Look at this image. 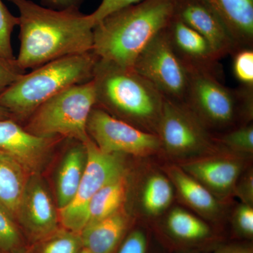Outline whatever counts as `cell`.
I'll use <instances>...</instances> for the list:
<instances>
[{
	"label": "cell",
	"instance_id": "484cf974",
	"mask_svg": "<svg viewBox=\"0 0 253 253\" xmlns=\"http://www.w3.org/2000/svg\"><path fill=\"white\" fill-rule=\"evenodd\" d=\"M219 142L239 154H252L253 152V126L251 123L243 125L227 131L218 139Z\"/></svg>",
	"mask_w": 253,
	"mask_h": 253
},
{
	"label": "cell",
	"instance_id": "7c38bea8",
	"mask_svg": "<svg viewBox=\"0 0 253 253\" xmlns=\"http://www.w3.org/2000/svg\"><path fill=\"white\" fill-rule=\"evenodd\" d=\"M56 138L35 135L12 118L0 120V154L16 161L30 175L39 174Z\"/></svg>",
	"mask_w": 253,
	"mask_h": 253
},
{
	"label": "cell",
	"instance_id": "ffe728a7",
	"mask_svg": "<svg viewBox=\"0 0 253 253\" xmlns=\"http://www.w3.org/2000/svg\"><path fill=\"white\" fill-rule=\"evenodd\" d=\"M86 151L84 144L73 146L66 153L58 173L56 194L59 210L68 206L74 199L84 174Z\"/></svg>",
	"mask_w": 253,
	"mask_h": 253
},
{
	"label": "cell",
	"instance_id": "83f0119b",
	"mask_svg": "<svg viewBox=\"0 0 253 253\" xmlns=\"http://www.w3.org/2000/svg\"><path fill=\"white\" fill-rule=\"evenodd\" d=\"M233 56V73L241 86L253 89V48H241Z\"/></svg>",
	"mask_w": 253,
	"mask_h": 253
},
{
	"label": "cell",
	"instance_id": "ba28073f",
	"mask_svg": "<svg viewBox=\"0 0 253 253\" xmlns=\"http://www.w3.org/2000/svg\"><path fill=\"white\" fill-rule=\"evenodd\" d=\"M165 29L141 51L133 68L152 83L165 99L184 103L189 70L174 52Z\"/></svg>",
	"mask_w": 253,
	"mask_h": 253
},
{
	"label": "cell",
	"instance_id": "74e56055",
	"mask_svg": "<svg viewBox=\"0 0 253 253\" xmlns=\"http://www.w3.org/2000/svg\"><path fill=\"white\" fill-rule=\"evenodd\" d=\"M81 253H91L89 252V251H88L87 250L83 249V250H82Z\"/></svg>",
	"mask_w": 253,
	"mask_h": 253
},
{
	"label": "cell",
	"instance_id": "8992f818",
	"mask_svg": "<svg viewBox=\"0 0 253 253\" xmlns=\"http://www.w3.org/2000/svg\"><path fill=\"white\" fill-rule=\"evenodd\" d=\"M96 106L93 80L71 86L47 100L28 118L25 129L44 137H62L84 143L89 138L88 118Z\"/></svg>",
	"mask_w": 253,
	"mask_h": 253
},
{
	"label": "cell",
	"instance_id": "7a4b0ae2",
	"mask_svg": "<svg viewBox=\"0 0 253 253\" xmlns=\"http://www.w3.org/2000/svg\"><path fill=\"white\" fill-rule=\"evenodd\" d=\"M176 0H142L108 15L93 29L100 59L133 68L138 56L175 14Z\"/></svg>",
	"mask_w": 253,
	"mask_h": 253
},
{
	"label": "cell",
	"instance_id": "5b68a950",
	"mask_svg": "<svg viewBox=\"0 0 253 253\" xmlns=\"http://www.w3.org/2000/svg\"><path fill=\"white\" fill-rule=\"evenodd\" d=\"M184 104L206 129L234 126L238 118L251 123L253 117V89H232L220 79L200 71H189Z\"/></svg>",
	"mask_w": 253,
	"mask_h": 253
},
{
	"label": "cell",
	"instance_id": "5bb4252c",
	"mask_svg": "<svg viewBox=\"0 0 253 253\" xmlns=\"http://www.w3.org/2000/svg\"><path fill=\"white\" fill-rule=\"evenodd\" d=\"M174 15L206 38L219 59L239 49L221 20L203 0H176Z\"/></svg>",
	"mask_w": 253,
	"mask_h": 253
},
{
	"label": "cell",
	"instance_id": "44dd1931",
	"mask_svg": "<svg viewBox=\"0 0 253 253\" xmlns=\"http://www.w3.org/2000/svg\"><path fill=\"white\" fill-rule=\"evenodd\" d=\"M127 191L126 172L103 186L89 202L86 225L109 217L122 209Z\"/></svg>",
	"mask_w": 253,
	"mask_h": 253
},
{
	"label": "cell",
	"instance_id": "cb8c5ba5",
	"mask_svg": "<svg viewBox=\"0 0 253 253\" xmlns=\"http://www.w3.org/2000/svg\"><path fill=\"white\" fill-rule=\"evenodd\" d=\"M36 244V253H81L83 249L80 233L63 228Z\"/></svg>",
	"mask_w": 253,
	"mask_h": 253
},
{
	"label": "cell",
	"instance_id": "836d02e7",
	"mask_svg": "<svg viewBox=\"0 0 253 253\" xmlns=\"http://www.w3.org/2000/svg\"><path fill=\"white\" fill-rule=\"evenodd\" d=\"M44 7L63 10L71 7L80 8L84 0H41Z\"/></svg>",
	"mask_w": 253,
	"mask_h": 253
},
{
	"label": "cell",
	"instance_id": "7402d4cb",
	"mask_svg": "<svg viewBox=\"0 0 253 253\" xmlns=\"http://www.w3.org/2000/svg\"><path fill=\"white\" fill-rule=\"evenodd\" d=\"M172 199V185L166 176L153 174L145 183L141 204L145 212L149 215L156 216L164 212Z\"/></svg>",
	"mask_w": 253,
	"mask_h": 253
},
{
	"label": "cell",
	"instance_id": "603a6c76",
	"mask_svg": "<svg viewBox=\"0 0 253 253\" xmlns=\"http://www.w3.org/2000/svg\"><path fill=\"white\" fill-rule=\"evenodd\" d=\"M167 226L173 236L186 241L203 239L210 234L209 227L204 221L180 208L171 211Z\"/></svg>",
	"mask_w": 253,
	"mask_h": 253
},
{
	"label": "cell",
	"instance_id": "d6986e66",
	"mask_svg": "<svg viewBox=\"0 0 253 253\" xmlns=\"http://www.w3.org/2000/svg\"><path fill=\"white\" fill-rule=\"evenodd\" d=\"M168 175L183 201L196 212L209 217H214L220 212V204L217 198L180 167L168 168Z\"/></svg>",
	"mask_w": 253,
	"mask_h": 253
},
{
	"label": "cell",
	"instance_id": "8d00e7d4",
	"mask_svg": "<svg viewBox=\"0 0 253 253\" xmlns=\"http://www.w3.org/2000/svg\"><path fill=\"white\" fill-rule=\"evenodd\" d=\"M21 253H33V251L32 250H25Z\"/></svg>",
	"mask_w": 253,
	"mask_h": 253
},
{
	"label": "cell",
	"instance_id": "f546056e",
	"mask_svg": "<svg viewBox=\"0 0 253 253\" xmlns=\"http://www.w3.org/2000/svg\"><path fill=\"white\" fill-rule=\"evenodd\" d=\"M16 61H11L0 56V93L24 74Z\"/></svg>",
	"mask_w": 253,
	"mask_h": 253
},
{
	"label": "cell",
	"instance_id": "2e32d148",
	"mask_svg": "<svg viewBox=\"0 0 253 253\" xmlns=\"http://www.w3.org/2000/svg\"><path fill=\"white\" fill-rule=\"evenodd\" d=\"M221 20L239 49L253 48V0H203Z\"/></svg>",
	"mask_w": 253,
	"mask_h": 253
},
{
	"label": "cell",
	"instance_id": "d6a6232c",
	"mask_svg": "<svg viewBox=\"0 0 253 253\" xmlns=\"http://www.w3.org/2000/svg\"><path fill=\"white\" fill-rule=\"evenodd\" d=\"M234 192L242 201L243 204L253 206V175L249 172L242 179L236 183Z\"/></svg>",
	"mask_w": 253,
	"mask_h": 253
},
{
	"label": "cell",
	"instance_id": "1f68e13d",
	"mask_svg": "<svg viewBox=\"0 0 253 253\" xmlns=\"http://www.w3.org/2000/svg\"><path fill=\"white\" fill-rule=\"evenodd\" d=\"M146 250L144 234L141 231H136L126 238L118 253H146Z\"/></svg>",
	"mask_w": 253,
	"mask_h": 253
},
{
	"label": "cell",
	"instance_id": "8fae6325",
	"mask_svg": "<svg viewBox=\"0 0 253 253\" xmlns=\"http://www.w3.org/2000/svg\"><path fill=\"white\" fill-rule=\"evenodd\" d=\"M38 174L28 178L16 220L21 231L36 244L60 229L59 214Z\"/></svg>",
	"mask_w": 253,
	"mask_h": 253
},
{
	"label": "cell",
	"instance_id": "9c48e42d",
	"mask_svg": "<svg viewBox=\"0 0 253 253\" xmlns=\"http://www.w3.org/2000/svg\"><path fill=\"white\" fill-rule=\"evenodd\" d=\"M86 130L91 140L106 154L147 156L161 148L157 134L139 129L96 106L88 118Z\"/></svg>",
	"mask_w": 253,
	"mask_h": 253
},
{
	"label": "cell",
	"instance_id": "6da1fadb",
	"mask_svg": "<svg viewBox=\"0 0 253 253\" xmlns=\"http://www.w3.org/2000/svg\"><path fill=\"white\" fill-rule=\"evenodd\" d=\"M19 11L20 69L40 67L71 55L92 51L94 23L80 8L54 10L31 0H8Z\"/></svg>",
	"mask_w": 253,
	"mask_h": 253
},
{
	"label": "cell",
	"instance_id": "ac0fdd59",
	"mask_svg": "<svg viewBox=\"0 0 253 253\" xmlns=\"http://www.w3.org/2000/svg\"><path fill=\"white\" fill-rule=\"evenodd\" d=\"M30 176L16 161L0 154V210L16 222Z\"/></svg>",
	"mask_w": 253,
	"mask_h": 253
},
{
	"label": "cell",
	"instance_id": "52a82bcc",
	"mask_svg": "<svg viewBox=\"0 0 253 253\" xmlns=\"http://www.w3.org/2000/svg\"><path fill=\"white\" fill-rule=\"evenodd\" d=\"M86 148L85 169L72 202L59 210L60 224L63 229L81 233L87 221L88 206L101 188L126 172L123 155L106 154L89 137L83 143Z\"/></svg>",
	"mask_w": 253,
	"mask_h": 253
},
{
	"label": "cell",
	"instance_id": "d4e9b609",
	"mask_svg": "<svg viewBox=\"0 0 253 253\" xmlns=\"http://www.w3.org/2000/svg\"><path fill=\"white\" fill-rule=\"evenodd\" d=\"M24 238L17 223L0 210V253L25 251Z\"/></svg>",
	"mask_w": 253,
	"mask_h": 253
},
{
	"label": "cell",
	"instance_id": "277c9868",
	"mask_svg": "<svg viewBox=\"0 0 253 253\" xmlns=\"http://www.w3.org/2000/svg\"><path fill=\"white\" fill-rule=\"evenodd\" d=\"M98 60L99 57L91 51L65 56L35 68L0 93V106L11 118H28L53 96L92 80Z\"/></svg>",
	"mask_w": 253,
	"mask_h": 253
},
{
	"label": "cell",
	"instance_id": "3957f363",
	"mask_svg": "<svg viewBox=\"0 0 253 253\" xmlns=\"http://www.w3.org/2000/svg\"><path fill=\"white\" fill-rule=\"evenodd\" d=\"M92 80L96 107L156 134L165 98L152 83L134 68L121 67L99 58Z\"/></svg>",
	"mask_w": 253,
	"mask_h": 253
},
{
	"label": "cell",
	"instance_id": "4dcf8cb0",
	"mask_svg": "<svg viewBox=\"0 0 253 253\" xmlns=\"http://www.w3.org/2000/svg\"><path fill=\"white\" fill-rule=\"evenodd\" d=\"M141 1L142 0H102L99 7L90 14L94 26L108 15Z\"/></svg>",
	"mask_w": 253,
	"mask_h": 253
},
{
	"label": "cell",
	"instance_id": "e0dca14e",
	"mask_svg": "<svg viewBox=\"0 0 253 253\" xmlns=\"http://www.w3.org/2000/svg\"><path fill=\"white\" fill-rule=\"evenodd\" d=\"M129 217L124 209L87 224L81 231L83 249L91 253H113L124 236Z\"/></svg>",
	"mask_w": 253,
	"mask_h": 253
},
{
	"label": "cell",
	"instance_id": "f1b7e54d",
	"mask_svg": "<svg viewBox=\"0 0 253 253\" xmlns=\"http://www.w3.org/2000/svg\"><path fill=\"white\" fill-rule=\"evenodd\" d=\"M234 224L236 229L243 235L253 234V208L249 205L242 204L236 208L234 214Z\"/></svg>",
	"mask_w": 253,
	"mask_h": 253
},
{
	"label": "cell",
	"instance_id": "30bf717a",
	"mask_svg": "<svg viewBox=\"0 0 253 253\" xmlns=\"http://www.w3.org/2000/svg\"><path fill=\"white\" fill-rule=\"evenodd\" d=\"M156 134L161 147L177 157L203 154L213 148L208 129L184 103L165 99Z\"/></svg>",
	"mask_w": 253,
	"mask_h": 253
},
{
	"label": "cell",
	"instance_id": "d590c367",
	"mask_svg": "<svg viewBox=\"0 0 253 253\" xmlns=\"http://www.w3.org/2000/svg\"><path fill=\"white\" fill-rule=\"evenodd\" d=\"M9 118H11L10 113L4 108L0 106V120L9 119Z\"/></svg>",
	"mask_w": 253,
	"mask_h": 253
},
{
	"label": "cell",
	"instance_id": "e575fe53",
	"mask_svg": "<svg viewBox=\"0 0 253 253\" xmlns=\"http://www.w3.org/2000/svg\"><path fill=\"white\" fill-rule=\"evenodd\" d=\"M214 253H251L249 251L240 249H226L217 251Z\"/></svg>",
	"mask_w": 253,
	"mask_h": 253
},
{
	"label": "cell",
	"instance_id": "9a60e30c",
	"mask_svg": "<svg viewBox=\"0 0 253 253\" xmlns=\"http://www.w3.org/2000/svg\"><path fill=\"white\" fill-rule=\"evenodd\" d=\"M194 160L181 165L183 170L199 181L215 197L234 193L243 169L239 160L229 156H212Z\"/></svg>",
	"mask_w": 253,
	"mask_h": 253
},
{
	"label": "cell",
	"instance_id": "4fadbf2b",
	"mask_svg": "<svg viewBox=\"0 0 253 253\" xmlns=\"http://www.w3.org/2000/svg\"><path fill=\"white\" fill-rule=\"evenodd\" d=\"M165 31L174 52L189 71L210 73L220 79V59L206 38L175 15Z\"/></svg>",
	"mask_w": 253,
	"mask_h": 253
},
{
	"label": "cell",
	"instance_id": "4316f807",
	"mask_svg": "<svg viewBox=\"0 0 253 253\" xmlns=\"http://www.w3.org/2000/svg\"><path fill=\"white\" fill-rule=\"evenodd\" d=\"M19 24V18L11 14L0 0V56L11 61H16L11 46V34Z\"/></svg>",
	"mask_w": 253,
	"mask_h": 253
}]
</instances>
